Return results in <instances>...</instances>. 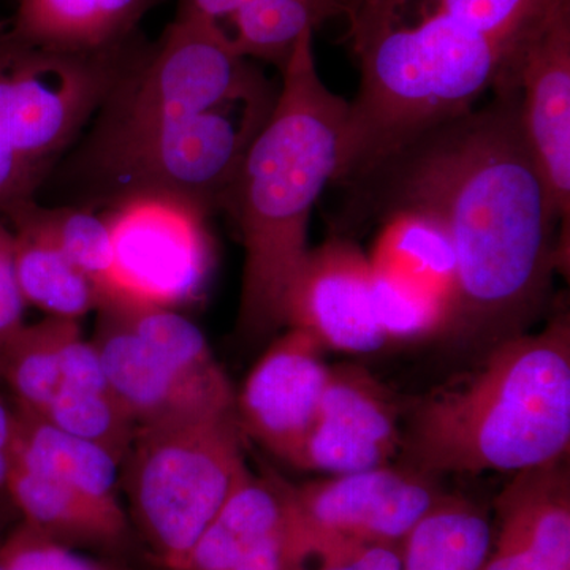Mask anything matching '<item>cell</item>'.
<instances>
[{"instance_id": "cell-16", "label": "cell", "mask_w": 570, "mask_h": 570, "mask_svg": "<svg viewBox=\"0 0 570 570\" xmlns=\"http://www.w3.org/2000/svg\"><path fill=\"white\" fill-rule=\"evenodd\" d=\"M566 460L513 475L497 499L498 532L482 570H570Z\"/></svg>"}, {"instance_id": "cell-19", "label": "cell", "mask_w": 570, "mask_h": 570, "mask_svg": "<svg viewBox=\"0 0 570 570\" xmlns=\"http://www.w3.org/2000/svg\"><path fill=\"white\" fill-rule=\"evenodd\" d=\"M292 515L291 483L247 472L195 543L184 570H234Z\"/></svg>"}, {"instance_id": "cell-15", "label": "cell", "mask_w": 570, "mask_h": 570, "mask_svg": "<svg viewBox=\"0 0 570 570\" xmlns=\"http://www.w3.org/2000/svg\"><path fill=\"white\" fill-rule=\"evenodd\" d=\"M92 343L112 392L137 430L235 417L230 382L214 384L187 376L146 346L110 311L99 309Z\"/></svg>"}, {"instance_id": "cell-32", "label": "cell", "mask_w": 570, "mask_h": 570, "mask_svg": "<svg viewBox=\"0 0 570 570\" xmlns=\"http://www.w3.org/2000/svg\"><path fill=\"white\" fill-rule=\"evenodd\" d=\"M26 306L14 269L13 234L0 217V344L26 325Z\"/></svg>"}, {"instance_id": "cell-17", "label": "cell", "mask_w": 570, "mask_h": 570, "mask_svg": "<svg viewBox=\"0 0 570 570\" xmlns=\"http://www.w3.org/2000/svg\"><path fill=\"white\" fill-rule=\"evenodd\" d=\"M160 0H17L7 29L41 50L104 52L140 39L138 26Z\"/></svg>"}, {"instance_id": "cell-18", "label": "cell", "mask_w": 570, "mask_h": 570, "mask_svg": "<svg viewBox=\"0 0 570 570\" xmlns=\"http://www.w3.org/2000/svg\"><path fill=\"white\" fill-rule=\"evenodd\" d=\"M10 463L66 483L105 508L122 510L118 499L121 463L100 445L59 430L18 404Z\"/></svg>"}, {"instance_id": "cell-11", "label": "cell", "mask_w": 570, "mask_h": 570, "mask_svg": "<svg viewBox=\"0 0 570 570\" xmlns=\"http://www.w3.org/2000/svg\"><path fill=\"white\" fill-rule=\"evenodd\" d=\"M509 77L520 88L524 137L560 220L562 272L569 265L570 0L521 45Z\"/></svg>"}, {"instance_id": "cell-20", "label": "cell", "mask_w": 570, "mask_h": 570, "mask_svg": "<svg viewBox=\"0 0 570 570\" xmlns=\"http://www.w3.org/2000/svg\"><path fill=\"white\" fill-rule=\"evenodd\" d=\"M379 219L382 227L367 255L371 269L438 296L453 313L459 262L444 225L415 209H395Z\"/></svg>"}, {"instance_id": "cell-12", "label": "cell", "mask_w": 570, "mask_h": 570, "mask_svg": "<svg viewBox=\"0 0 570 570\" xmlns=\"http://www.w3.org/2000/svg\"><path fill=\"white\" fill-rule=\"evenodd\" d=\"M284 326L346 354L389 346L374 316L367 255L341 236L307 249L285 294Z\"/></svg>"}, {"instance_id": "cell-22", "label": "cell", "mask_w": 570, "mask_h": 570, "mask_svg": "<svg viewBox=\"0 0 570 570\" xmlns=\"http://www.w3.org/2000/svg\"><path fill=\"white\" fill-rule=\"evenodd\" d=\"M493 546L485 510L444 493L401 543L403 570H482Z\"/></svg>"}, {"instance_id": "cell-14", "label": "cell", "mask_w": 570, "mask_h": 570, "mask_svg": "<svg viewBox=\"0 0 570 570\" xmlns=\"http://www.w3.org/2000/svg\"><path fill=\"white\" fill-rule=\"evenodd\" d=\"M324 351L309 333L288 328L266 348L235 396L243 434L288 464L317 419L330 376Z\"/></svg>"}, {"instance_id": "cell-8", "label": "cell", "mask_w": 570, "mask_h": 570, "mask_svg": "<svg viewBox=\"0 0 570 570\" xmlns=\"http://www.w3.org/2000/svg\"><path fill=\"white\" fill-rule=\"evenodd\" d=\"M268 82L236 51L219 21L179 2L97 112L89 138L116 137L266 91Z\"/></svg>"}, {"instance_id": "cell-9", "label": "cell", "mask_w": 570, "mask_h": 570, "mask_svg": "<svg viewBox=\"0 0 570 570\" xmlns=\"http://www.w3.org/2000/svg\"><path fill=\"white\" fill-rule=\"evenodd\" d=\"M105 205L115 254L108 305L178 309L197 299L213 266L208 213L164 194H127Z\"/></svg>"}, {"instance_id": "cell-2", "label": "cell", "mask_w": 570, "mask_h": 570, "mask_svg": "<svg viewBox=\"0 0 570 570\" xmlns=\"http://www.w3.org/2000/svg\"><path fill=\"white\" fill-rule=\"evenodd\" d=\"M313 33L296 41L272 115L220 206L245 246L238 330L250 340L283 328L288 284L309 249L311 213L340 164L348 102L322 81Z\"/></svg>"}, {"instance_id": "cell-30", "label": "cell", "mask_w": 570, "mask_h": 570, "mask_svg": "<svg viewBox=\"0 0 570 570\" xmlns=\"http://www.w3.org/2000/svg\"><path fill=\"white\" fill-rule=\"evenodd\" d=\"M566 0H439L438 10L483 36L520 47Z\"/></svg>"}, {"instance_id": "cell-1", "label": "cell", "mask_w": 570, "mask_h": 570, "mask_svg": "<svg viewBox=\"0 0 570 570\" xmlns=\"http://www.w3.org/2000/svg\"><path fill=\"white\" fill-rule=\"evenodd\" d=\"M419 135L348 183L355 217L415 209L436 217L459 262L445 340L489 351L546 313L560 261V220L520 116V88Z\"/></svg>"}, {"instance_id": "cell-23", "label": "cell", "mask_w": 570, "mask_h": 570, "mask_svg": "<svg viewBox=\"0 0 570 570\" xmlns=\"http://www.w3.org/2000/svg\"><path fill=\"white\" fill-rule=\"evenodd\" d=\"M7 224L13 234L14 269L26 305L48 317L77 322L99 309L91 281L58 247L28 225Z\"/></svg>"}, {"instance_id": "cell-36", "label": "cell", "mask_w": 570, "mask_h": 570, "mask_svg": "<svg viewBox=\"0 0 570 570\" xmlns=\"http://www.w3.org/2000/svg\"><path fill=\"white\" fill-rule=\"evenodd\" d=\"M186 3L190 9L197 10L198 13L213 20L220 21L223 18H232L246 0H179Z\"/></svg>"}, {"instance_id": "cell-38", "label": "cell", "mask_w": 570, "mask_h": 570, "mask_svg": "<svg viewBox=\"0 0 570 570\" xmlns=\"http://www.w3.org/2000/svg\"><path fill=\"white\" fill-rule=\"evenodd\" d=\"M296 570H299V569H296Z\"/></svg>"}, {"instance_id": "cell-6", "label": "cell", "mask_w": 570, "mask_h": 570, "mask_svg": "<svg viewBox=\"0 0 570 570\" xmlns=\"http://www.w3.org/2000/svg\"><path fill=\"white\" fill-rule=\"evenodd\" d=\"M238 419L140 428L122 461L135 523L160 564L184 570L249 468Z\"/></svg>"}, {"instance_id": "cell-24", "label": "cell", "mask_w": 570, "mask_h": 570, "mask_svg": "<svg viewBox=\"0 0 570 570\" xmlns=\"http://www.w3.org/2000/svg\"><path fill=\"white\" fill-rule=\"evenodd\" d=\"M6 223L24 224L58 247L91 281L102 307L115 296V254L110 227L92 206L47 208L26 202L2 217Z\"/></svg>"}, {"instance_id": "cell-7", "label": "cell", "mask_w": 570, "mask_h": 570, "mask_svg": "<svg viewBox=\"0 0 570 570\" xmlns=\"http://www.w3.org/2000/svg\"><path fill=\"white\" fill-rule=\"evenodd\" d=\"M115 81L102 56L41 50L0 24V217L33 200Z\"/></svg>"}, {"instance_id": "cell-21", "label": "cell", "mask_w": 570, "mask_h": 570, "mask_svg": "<svg viewBox=\"0 0 570 570\" xmlns=\"http://www.w3.org/2000/svg\"><path fill=\"white\" fill-rule=\"evenodd\" d=\"M7 494L24 523L63 546H116L127 532L124 510L97 504L66 483L10 463Z\"/></svg>"}, {"instance_id": "cell-27", "label": "cell", "mask_w": 570, "mask_h": 570, "mask_svg": "<svg viewBox=\"0 0 570 570\" xmlns=\"http://www.w3.org/2000/svg\"><path fill=\"white\" fill-rule=\"evenodd\" d=\"M99 309L115 314L138 340L187 376L214 384L230 382L214 358L204 333L178 311L130 305H108Z\"/></svg>"}, {"instance_id": "cell-34", "label": "cell", "mask_w": 570, "mask_h": 570, "mask_svg": "<svg viewBox=\"0 0 570 570\" xmlns=\"http://www.w3.org/2000/svg\"><path fill=\"white\" fill-rule=\"evenodd\" d=\"M406 0H346L347 14L351 21L352 43H358L377 29L396 21L397 9Z\"/></svg>"}, {"instance_id": "cell-29", "label": "cell", "mask_w": 570, "mask_h": 570, "mask_svg": "<svg viewBox=\"0 0 570 570\" xmlns=\"http://www.w3.org/2000/svg\"><path fill=\"white\" fill-rule=\"evenodd\" d=\"M371 295L374 316L387 344L420 343L448 333L452 313L438 296L373 269Z\"/></svg>"}, {"instance_id": "cell-26", "label": "cell", "mask_w": 570, "mask_h": 570, "mask_svg": "<svg viewBox=\"0 0 570 570\" xmlns=\"http://www.w3.org/2000/svg\"><path fill=\"white\" fill-rule=\"evenodd\" d=\"M75 322L47 317L0 344V382L13 393L14 404L33 414L50 406L62 385V344Z\"/></svg>"}, {"instance_id": "cell-33", "label": "cell", "mask_w": 570, "mask_h": 570, "mask_svg": "<svg viewBox=\"0 0 570 570\" xmlns=\"http://www.w3.org/2000/svg\"><path fill=\"white\" fill-rule=\"evenodd\" d=\"M321 560L318 570H403L400 547L382 543H340Z\"/></svg>"}, {"instance_id": "cell-35", "label": "cell", "mask_w": 570, "mask_h": 570, "mask_svg": "<svg viewBox=\"0 0 570 570\" xmlns=\"http://www.w3.org/2000/svg\"><path fill=\"white\" fill-rule=\"evenodd\" d=\"M14 428V404L0 395V494L7 493L10 469L11 439Z\"/></svg>"}, {"instance_id": "cell-37", "label": "cell", "mask_w": 570, "mask_h": 570, "mask_svg": "<svg viewBox=\"0 0 570 570\" xmlns=\"http://www.w3.org/2000/svg\"><path fill=\"white\" fill-rule=\"evenodd\" d=\"M0 570H2V568H0Z\"/></svg>"}, {"instance_id": "cell-3", "label": "cell", "mask_w": 570, "mask_h": 570, "mask_svg": "<svg viewBox=\"0 0 570 570\" xmlns=\"http://www.w3.org/2000/svg\"><path fill=\"white\" fill-rule=\"evenodd\" d=\"M474 371L415 407L397 455L431 478L519 474L568 460L570 321L490 347Z\"/></svg>"}, {"instance_id": "cell-5", "label": "cell", "mask_w": 570, "mask_h": 570, "mask_svg": "<svg viewBox=\"0 0 570 570\" xmlns=\"http://www.w3.org/2000/svg\"><path fill=\"white\" fill-rule=\"evenodd\" d=\"M276 96L266 89L134 132L89 138L82 167L105 202L127 194H164L209 214L223 206Z\"/></svg>"}, {"instance_id": "cell-13", "label": "cell", "mask_w": 570, "mask_h": 570, "mask_svg": "<svg viewBox=\"0 0 570 570\" xmlns=\"http://www.w3.org/2000/svg\"><path fill=\"white\" fill-rule=\"evenodd\" d=\"M400 403L365 367L330 366L316 422L292 466L343 475L385 466L400 453Z\"/></svg>"}, {"instance_id": "cell-31", "label": "cell", "mask_w": 570, "mask_h": 570, "mask_svg": "<svg viewBox=\"0 0 570 570\" xmlns=\"http://www.w3.org/2000/svg\"><path fill=\"white\" fill-rule=\"evenodd\" d=\"M2 570H105L69 547L22 523L0 547Z\"/></svg>"}, {"instance_id": "cell-25", "label": "cell", "mask_w": 570, "mask_h": 570, "mask_svg": "<svg viewBox=\"0 0 570 570\" xmlns=\"http://www.w3.org/2000/svg\"><path fill=\"white\" fill-rule=\"evenodd\" d=\"M344 13V0H246L232 14L236 51L283 71L303 32Z\"/></svg>"}, {"instance_id": "cell-10", "label": "cell", "mask_w": 570, "mask_h": 570, "mask_svg": "<svg viewBox=\"0 0 570 570\" xmlns=\"http://www.w3.org/2000/svg\"><path fill=\"white\" fill-rule=\"evenodd\" d=\"M436 478L397 464L292 485L291 497L311 557L337 543L400 547L444 494Z\"/></svg>"}, {"instance_id": "cell-4", "label": "cell", "mask_w": 570, "mask_h": 570, "mask_svg": "<svg viewBox=\"0 0 570 570\" xmlns=\"http://www.w3.org/2000/svg\"><path fill=\"white\" fill-rule=\"evenodd\" d=\"M520 47L439 10L419 24L395 21L355 43L362 81L347 104L333 183L347 186L419 135L475 108L508 77Z\"/></svg>"}, {"instance_id": "cell-28", "label": "cell", "mask_w": 570, "mask_h": 570, "mask_svg": "<svg viewBox=\"0 0 570 570\" xmlns=\"http://www.w3.org/2000/svg\"><path fill=\"white\" fill-rule=\"evenodd\" d=\"M37 415L108 450L121 466L137 434V425L115 392L61 387L43 414Z\"/></svg>"}]
</instances>
